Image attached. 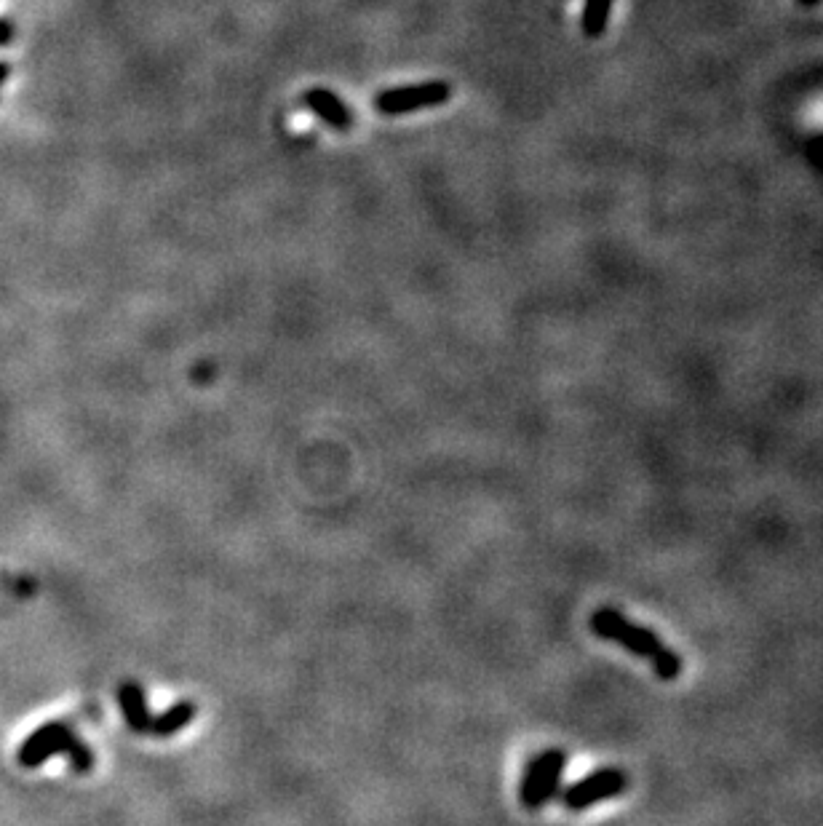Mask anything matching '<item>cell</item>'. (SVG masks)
<instances>
[{
  "mask_svg": "<svg viewBox=\"0 0 823 826\" xmlns=\"http://www.w3.org/2000/svg\"><path fill=\"white\" fill-rule=\"evenodd\" d=\"M591 629L596 637L615 642L631 655H636L639 661H647L652 671L661 679L671 682L682 674V658L677 650H671L658 634L647 626L628 621L626 615L618 613L615 607H599L591 615Z\"/></svg>",
  "mask_w": 823,
  "mask_h": 826,
  "instance_id": "obj_1",
  "label": "cell"
},
{
  "mask_svg": "<svg viewBox=\"0 0 823 826\" xmlns=\"http://www.w3.org/2000/svg\"><path fill=\"white\" fill-rule=\"evenodd\" d=\"M54 754H67L75 773H89L94 765V752L75 736V730L65 722H49L27 738V744L19 752V760L27 768H38Z\"/></svg>",
  "mask_w": 823,
  "mask_h": 826,
  "instance_id": "obj_2",
  "label": "cell"
},
{
  "mask_svg": "<svg viewBox=\"0 0 823 826\" xmlns=\"http://www.w3.org/2000/svg\"><path fill=\"white\" fill-rule=\"evenodd\" d=\"M564 768H567V754L559 749H546V752L535 754L524 768L522 789H519L524 808L540 810L554 800L562 786Z\"/></svg>",
  "mask_w": 823,
  "mask_h": 826,
  "instance_id": "obj_3",
  "label": "cell"
},
{
  "mask_svg": "<svg viewBox=\"0 0 823 826\" xmlns=\"http://www.w3.org/2000/svg\"><path fill=\"white\" fill-rule=\"evenodd\" d=\"M452 97V86L447 81H425L415 86L385 89L375 97V110L380 115H407L428 107H441Z\"/></svg>",
  "mask_w": 823,
  "mask_h": 826,
  "instance_id": "obj_4",
  "label": "cell"
},
{
  "mask_svg": "<svg viewBox=\"0 0 823 826\" xmlns=\"http://www.w3.org/2000/svg\"><path fill=\"white\" fill-rule=\"evenodd\" d=\"M628 789V776L618 768H602L588 773L586 778H580L575 784H570L562 792L564 808L572 813L588 810L596 802H607L612 797H618Z\"/></svg>",
  "mask_w": 823,
  "mask_h": 826,
  "instance_id": "obj_5",
  "label": "cell"
},
{
  "mask_svg": "<svg viewBox=\"0 0 823 826\" xmlns=\"http://www.w3.org/2000/svg\"><path fill=\"white\" fill-rule=\"evenodd\" d=\"M302 107H308L310 113L318 115L326 126H332L335 131H351L353 121H356L351 107L329 89H308L302 94Z\"/></svg>",
  "mask_w": 823,
  "mask_h": 826,
  "instance_id": "obj_6",
  "label": "cell"
},
{
  "mask_svg": "<svg viewBox=\"0 0 823 826\" xmlns=\"http://www.w3.org/2000/svg\"><path fill=\"white\" fill-rule=\"evenodd\" d=\"M118 706H121V714L126 725H129L134 733H150L153 728V712L147 706V693L145 687L139 685L137 679H129L118 687Z\"/></svg>",
  "mask_w": 823,
  "mask_h": 826,
  "instance_id": "obj_7",
  "label": "cell"
},
{
  "mask_svg": "<svg viewBox=\"0 0 823 826\" xmlns=\"http://www.w3.org/2000/svg\"><path fill=\"white\" fill-rule=\"evenodd\" d=\"M198 717V706L193 701H177L174 706H169L166 712L153 717V728H150V736L155 738H172L177 733L188 728L190 722Z\"/></svg>",
  "mask_w": 823,
  "mask_h": 826,
  "instance_id": "obj_8",
  "label": "cell"
},
{
  "mask_svg": "<svg viewBox=\"0 0 823 826\" xmlns=\"http://www.w3.org/2000/svg\"><path fill=\"white\" fill-rule=\"evenodd\" d=\"M610 11H612V0H586V9H583V33L588 38H599V35L607 30V22H610Z\"/></svg>",
  "mask_w": 823,
  "mask_h": 826,
  "instance_id": "obj_9",
  "label": "cell"
},
{
  "mask_svg": "<svg viewBox=\"0 0 823 826\" xmlns=\"http://www.w3.org/2000/svg\"><path fill=\"white\" fill-rule=\"evenodd\" d=\"M17 35V27L11 25L9 19H0V46H9Z\"/></svg>",
  "mask_w": 823,
  "mask_h": 826,
  "instance_id": "obj_10",
  "label": "cell"
},
{
  "mask_svg": "<svg viewBox=\"0 0 823 826\" xmlns=\"http://www.w3.org/2000/svg\"><path fill=\"white\" fill-rule=\"evenodd\" d=\"M9 75H11V65H9V62H0V86H3V83L9 81Z\"/></svg>",
  "mask_w": 823,
  "mask_h": 826,
  "instance_id": "obj_11",
  "label": "cell"
},
{
  "mask_svg": "<svg viewBox=\"0 0 823 826\" xmlns=\"http://www.w3.org/2000/svg\"><path fill=\"white\" fill-rule=\"evenodd\" d=\"M821 0H799V6H805V9H810V6H818Z\"/></svg>",
  "mask_w": 823,
  "mask_h": 826,
  "instance_id": "obj_12",
  "label": "cell"
},
{
  "mask_svg": "<svg viewBox=\"0 0 823 826\" xmlns=\"http://www.w3.org/2000/svg\"><path fill=\"white\" fill-rule=\"evenodd\" d=\"M815 158L823 164V140H821V145H815Z\"/></svg>",
  "mask_w": 823,
  "mask_h": 826,
  "instance_id": "obj_13",
  "label": "cell"
}]
</instances>
